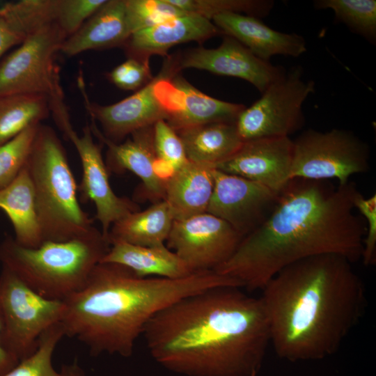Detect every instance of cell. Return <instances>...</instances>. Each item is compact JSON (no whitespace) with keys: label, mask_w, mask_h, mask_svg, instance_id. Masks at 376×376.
I'll return each instance as SVG.
<instances>
[{"label":"cell","mask_w":376,"mask_h":376,"mask_svg":"<svg viewBox=\"0 0 376 376\" xmlns=\"http://www.w3.org/2000/svg\"><path fill=\"white\" fill-rule=\"evenodd\" d=\"M359 194L351 180L336 187L326 180L290 179L268 217L214 271L252 291L262 290L284 267L309 257L336 254L357 262L367 230L354 207Z\"/></svg>","instance_id":"cell-1"},{"label":"cell","mask_w":376,"mask_h":376,"mask_svg":"<svg viewBox=\"0 0 376 376\" xmlns=\"http://www.w3.org/2000/svg\"><path fill=\"white\" fill-rule=\"evenodd\" d=\"M221 286L156 313L143 336L151 357L187 376H258L270 344L260 297Z\"/></svg>","instance_id":"cell-2"},{"label":"cell","mask_w":376,"mask_h":376,"mask_svg":"<svg viewBox=\"0 0 376 376\" xmlns=\"http://www.w3.org/2000/svg\"><path fill=\"white\" fill-rule=\"evenodd\" d=\"M352 264L336 254L309 257L284 267L263 287L270 344L279 357L318 360L339 349L366 303Z\"/></svg>","instance_id":"cell-3"},{"label":"cell","mask_w":376,"mask_h":376,"mask_svg":"<svg viewBox=\"0 0 376 376\" xmlns=\"http://www.w3.org/2000/svg\"><path fill=\"white\" fill-rule=\"evenodd\" d=\"M221 286L242 284L214 271L169 279L140 277L123 266L100 263L85 285L63 300L61 323L65 336L84 343L91 354L129 357L156 313L183 297Z\"/></svg>","instance_id":"cell-4"},{"label":"cell","mask_w":376,"mask_h":376,"mask_svg":"<svg viewBox=\"0 0 376 376\" xmlns=\"http://www.w3.org/2000/svg\"><path fill=\"white\" fill-rule=\"evenodd\" d=\"M110 246L95 227L77 238L47 240L36 248L23 246L8 235L0 244V262L39 295L63 301L85 285Z\"/></svg>","instance_id":"cell-5"},{"label":"cell","mask_w":376,"mask_h":376,"mask_svg":"<svg viewBox=\"0 0 376 376\" xmlns=\"http://www.w3.org/2000/svg\"><path fill=\"white\" fill-rule=\"evenodd\" d=\"M26 166L44 241H68L95 228L79 204L67 153L52 127L40 123Z\"/></svg>","instance_id":"cell-6"},{"label":"cell","mask_w":376,"mask_h":376,"mask_svg":"<svg viewBox=\"0 0 376 376\" xmlns=\"http://www.w3.org/2000/svg\"><path fill=\"white\" fill-rule=\"evenodd\" d=\"M66 38L56 23L28 36L0 63V96L42 95L49 99L52 114L67 110L56 62Z\"/></svg>","instance_id":"cell-7"},{"label":"cell","mask_w":376,"mask_h":376,"mask_svg":"<svg viewBox=\"0 0 376 376\" xmlns=\"http://www.w3.org/2000/svg\"><path fill=\"white\" fill-rule=\"evenodd\" d=\"M292 141L290 179H336L345 185L351 176L368 171L369 148L350 131L308 130Z\"/></svg>","instance_id":"cell-8"},{"label":"cell","mask_w":376,"mask_h":376,"mask_svg":"<svg viewBox=\"0 0 376 376\" xmlns=\"http://www.w3.org/2000/svg\"><path fill=\"white\" fill-rule=\"evenodd\" d=\"M65 309L63 301L39 295L14 272L2 266L0 311L5 343L19 361L34 352L42 334L61 322Z\"/></svg>","instance_id":"cell-9"},{"label":"cell","mask_w":376,"mask_h":376,"mask_svg":"<svg viewBox=\"0 0 376 376\" xmlns=\"http://www.w3.org/2000/svg\"><path fill=\"white\" fill-rule=\"evenodd\" d=\"M314 91L313 81H305L301 68H294L238 115L235 126L240 137L243 142L266 137H290L302 127V106Z\"/></svg>","instance_id":"cell-10"},{"label":"cell","mask_w":376,"mask_h":376,"mask_svg":"<svg viewBox=\"0 0 376 376\" xmlns=\"http://www.w3.org/2000/svg\"><path fill=\"white\" fill-rule=\"evenodd\" d=\"M244 237L223 219L204 212L174 220L166 246L194 272L214 271L234 253Z\"/></svg>","instance_id":"cell-11"},{"label":"cell","mask_w":376,"mask_h":376,"mask_svg":"<svg viewBox=\"0 0 376 376\" xmlns=\"http://www.w3.org/2000/svg\"><path fill=\"white\" fill-rule=\"evenodd\" d=\"M74 145L82 166V178L78 186L80 201H92L95 206V219L100 223L102 233L108 239L109 231L116 221L130 213L139 210L131 199L118 196L113 191L109 171L100 147L94 141L91 125L86 123L81 135L73 129L70 120L58 126Z\"/></svg>","instance_id":"cell-12"},{"label":"cell","mask_w":376,"mask_h":376,"mask_svg":"<svg viewBox=\"0 0 376 376\" xmlns=\"http://www.w3.org/2000/svg\"><path fill=\"white\" fill-rule=\"evenodd\" d=\"M214 187L206 212L232 226L243 237L269 215L279 193L249 179L212 170Z\"/></svg>","instance_id":"cell-13"},{"label":"cell","mask_w":376,"mask_h":376,"mask_svg":"<svg viewBox=\"0 0 376 376\" xmlns=\"http://www.w3.org/2000/svg\"><path fill=\"white\" fill-rule=\"evenodd\" d=\"M175 60L167 58L160 72L150 82L132 95L107 106L89 100L82 75H79L77 84L85 108L91 118L100 124L102 130L100 131L106 139L119 143L136 130L152 126L159 120H166V115L157 95L156 84Z\"/></svg>","instance_id":"cell-14"},{"label":"cell","mask_w":376,"mask_h":376,"mask_svg":"<svg viewBox=\"0 0 376 376\" xmlns=\"http://www.w3.org/2000/svg\"><path fill=\"white\" fill-rule=\"evenodd\" d=\"M178 72V68L172 67L156 84L166 121L175 130L211 123L235 122L245 108L243 104L202 93Z\"/></svg>","instance_id":"cell-15"},{"label":"cell","mask_w":376,"mask_h":376,"mask_svg":"<svg viewBox=\"0 0 376 376\" xmlns=\"http://www.w3.org/2000/svg\"><path fill=\"white\" fill-rule=\"evenodd\" d=\"M180 70L195 68L242 79L253 85L261 93L283 77L280 67L263 61L235 38L226 36L217 48L198 47L189 50L178 58Z\"/></svg>","instance_id":"cell-16"},{"label":"cell","mask_w":376,"mask_h":376,"mask_svg":"<svg viewBox=\"0 0 376 376\" xmlns=\"http://www.w3.org/2000/svg\"><path fill=\"white\" fill-rule=\"evenodd\" d=\"M292 152L290 137L260 138L244 142L234 155L214 168L280 192L290 180Z\"/></svg>","instance_id":"cell-17"},{"label":"cell","mask_w":376,"mask_h":376,"mask_svg":"<svg viewBox=\"0 0 376 376\" xmlns=\"http://www.w3.org/2000/svg\"><path fill=\"white\" fill-rule=\"evenodd\" d=\"M92 132L107 147L106 166L109 171L134 173L142 182L146 196L155 203L164 200L165 183L154 173L153 163L157 157L153 125L132 133L123 143H114L100 132L94 120L90 124Z\"/></svg>","instance_id":"cell-18"},{"label":"cell","mask_w":376,"mask_h":376,"mask_svg":"<svg viewBox=\"0 0 376 376\" xmlns=\"http://www.w3.org/2000/svg\"><path fill=\"white\" fill-rule=\"evenodd\" d=\"M223 34L230 36L258 58L269 61L274 55L297 57L306 51L304 38L271 29L256 17L238 13H224L212 19Z\"/></svg>","instance_id":"cell-19"},{"label":"cell","mask_w":376,"mask_h":376,"mask_svg":"<svg viewBox=\"0 0 376 376\" xmlns=\"http://www.w3.org/2000/svg\"><path fill=\"white\" fill-rule=\"evenodd\" d=\"M221 33L211 20L187 15L132 33L123 47L128 57L149 58L154 54L166 55L176 45L201 42Z\"/></svg>","instance_id":"cell-20"},{"label":"cell","mask_w":376,"mask_h":376,"mask_svg":"<svg viewBox=\"0 0 376 376\" xmlns=\"http://www.w3.org/2000/svg\"><path fill=\"white\" fill-rule=\"evenodd\" d=\"M130 36L125 0H107L74 34L65 40L60 52L71 57L88 50L123 47Z\"/></svg>","instance_id":"cell-21"},{"label":"cell","mask_w":376,"mask_h":376,"mask_svg":"<svg viewBox=\"0 0 376 376\" xmlns=\"http://www.w3.org/2000/svg\"><path fill=\"white\" fill-rule=\"evenodd\" d=\"M214 168L189 160L166 182L164 201L175 220L206 212L214 187Z\"/></svg>","instance_id":"cell-22"},{"label":"cell","mask_w":376,"mask_h":376,"mask_svg":"<svg viewBox=\"0 0 376 376\" xmlns=\"http://www.w3.org/2000/svg\"><path fill=\"white\" fill-rule=\"evenodd\" d=\"M100 263L123 266L140 277L180 279L195 273L165 244L143 246L114 242Z\"/></svg>","instance_id":"cell-23"},{"label":"cell","mask_w":376,"mask_h":376,"mask_svg":"<svg viewBox=\"0 0 376 376\" xmlns=\"http://www.w3.org/2000/svg\"><path fill=\"white\" fill-rule=\"evenodd\" d=\"M0 209L12 224L19 244L36 248L44 242L26 164L12 182L0 189Z\"/></svg>","instance_id":"cell-24"},{"label":"cell","mask_w":376,"mask_h":376,"mask_svg":"<svg viewBox=\"0 0 376 376\" xmlns=\"http://www.w3.org/2000/svg\"><path fill=\"white\" fill-rule=\"evenodd\" d=\"M188 160L215 166L234 155L244 143L235 122H217L175 130Z\"/></svg>","instance_id":"cell-25"},{"label":"cell","mask_w":376,"mask_h":376,"mask_svg":"<svg viewBox=\"0 0 376 376\" xmlns=\"http://www.w3.org/2000/svg\"><path fill=\"white\" fill-rule=\"evenodd\" d=\"M175 219L167 203L155 202L143 211L130 213L111 226L110 244L123 242L143 246L165 244Z\"/></svg>","instance_id":"cell-26"},{"label":"cell","mask_w":376,"mask_h":376,"mask_svg":"<svg viewBox=\"0 0 376 376\" xmlns=\"http://www.w3.org/2000/svg\"><path fill=\"white\" fill-rule=\"evenodd\" d=\"M51 113L49 99L38 94L0 96V147Z\"/></svg>","instance_id":"cell-27"},{"label":"cell","mask_w":376,"mask_h":376,"mask_svg":"<svg viewBox=\"0 0 376 376\" xmlns=\"http://www.w3.org/2000/svg\"><path fill=\"white\" fill-rule=\"evenodd\" d=\"M65 336L63 326L58 322L40 337L38 347L33 354L1 376H86L77 361L63 366L60 371L52 364L55 348Z\"/></svg>","instance_id":"cell-28"},{"label":"cell","mask_w":376,"mask_h":376,"mask_svg":"<svg viewBox=\"0 0 376 376\" xmlns=\"http://www.w3.org/2000/svg\"><path fill=\"white\" fill-rule=\"evenodd\" d=\"M58 0H21L0 6V15L24 40L56 23Z\"/></svg>","instance_id":"cell-29"},{"label":"cell","mask_w":376,"mask_h":376,"mask_svg":"<svg viewBox=\"0 0 376 376\" xmlns=\"http://www.w3.org/2000/svg\"><path fill=\"white\" fill-rule=\"evenodd\" d=\"M318 9H331L336 19L350 29L375 42L376 38V1L375 0H318Z\"/></svg>","instance_id":"cell-30"},{"label":"cell","mask_w":376,"mask_h":376,"mask_svg":"<svg viewBox=\"0 0 376 376\" xmlns=\"http://www.w3.org/2000/svg\"><path fill=\"white\" fill-rule=\"evenodd\" d=\"M189 15L212 21L214 16L224 13H245L248 15H267L274 6L268 0H167Z\"/></svg>","instance_id":"cell-31"},{"label":"cell","mask_w":376,"mask_h":376,"mask_svg":"<svg viewBox=\"0 0 376 376\" xmlns=\"http://www.w3.org/2000/svg\"><path fill=\"white\" fill-rule=\"evenodd\" d=\"M40 123L29 125L0 147V189L12 182L26 164Z\"/></svg>","instance_id":"cell-32"},{"label":"cell","mask_w":376,"mask_h":376,"mask_svg":"<svg viewBox=\"0 0 376 376\" xmlns=\"http://www.w3.org/2000/svg\"><path fill=\"white\" fill-rule=\"evenodd\" d=\"M130 35L171 19L189 15L167 0H125Z\"/></svg>","instance_id":"cell-33"},{"label":"cell","mask_w":376,"mask_h":376,"mask_svg":"<svg viewBox=\"0 0 376 376\" xmlns=\"http://www.w3.org/2000/svg\"><path fill=\"white\" fill-rule=\"evenodd\" d=\"M107 0H58L56 24L66 37L74 34Z\"/></svg>","instance_id":"cell-34"},{"label":"cell","mask_w":376,"mask_h":376,"mask_svg":"<svg viewBox=\"0 0 376 376\" xmlns=\"http://www.w3.org/2000/svg\"><path fill=\"white\" fill-rule=\"evenodd\" d=\"M153 135L157 157L171 163L176 170L189 161L180 138L165 120L154 124Z\"/></svg>","instance_id":"cell-35"},{"label":"cell","mask_w":376,"mask_h":376,"mask_svg":"<svg viewBox=\"0 0 376 376\" xmlns=\"http://www.w3.org/2000/svg\"><path fill=\"white\" fill-rule=\"evenodd\" d=\"M109 78L121 89L139 90L153 79L149 58L128 57L109 73Z\"/></svg>","instance_id":"cell-36"},{"label":"cell","mask_w":376,"mask_h":376,"mask_svg":"<svg viewBox=\"0 0 376 376\" xmlns=\"http://www.w3.org/2000/svg\"><path fill=\"white\" fill-rule=\"evenodd\" d=\"M355 210L366 223V233L363 240L361 259L364 265L376 263V194L366 198L359 194L354 201Z\"/></svg>","instance_id":"cell-37"},{"label":"cell","mask_w":376,"mask_h":376,"mask_svg":"<svg viewBox=\"0 0 376 376\" xmlns=\"http://www.w3.org/2000/svg\"><path fill=\"white\" fill-rule=\"evenodd\" d=\"M24 39L0 15V58L10 48L19 45Z\"/></svg>","instance_id":"cell-38"},{"label":"cell","mask_w":376,"mask_h":376,"mask_svg":"<svg viewBox=\"0 0 376 376\" xmlns=\"http://www.w3.org/2000/svg\"><path fill=\"white\" fill-rule=\"evenodd\" d=\"M19 359L8 350L4 338V325L0 311V376L15 366Z\"/></svg>","instance_id":"cell-39"},{"label":"cell","mask_w":376,"mask_h":376,"mask_svg":"<svg viewBox=\"0 0 376 376\" xmlns=\"http://www.w3.org/2000/svg\"><path fill=\"white\" fill-rule=\"evenodd\" d=\"M153 171L159 180L166 182L172 178L176 169L171 163L157 157L153 163Z\"/></svg>","instance_id":"cell-40"}]
</instances>
